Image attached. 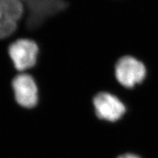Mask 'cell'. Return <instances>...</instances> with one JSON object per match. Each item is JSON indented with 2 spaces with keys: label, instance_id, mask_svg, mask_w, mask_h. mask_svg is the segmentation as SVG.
<instances>
[{
  "label": "cell",
  "instance_id": "2",
  "mask_svg": "<svg viewBox=\"0 0 158 158\" xmlns=\"http://www.w3.org/2000/svg\"><path fill=\"white\" fill-rule=\"evenodd\" d=\"M7 53L17 73H29L36 66L40 48L33 40L18 38L10 43Z\"/></svg>",
  "mask_w": 158,
  "mask_h": 158
},
{
  "label": "cell",
  "instance_id": "4",
  "mask_svg": "<svg viewBox=\"0 0 158 158\" xmlns=\"http://www.w3.org/2000/svg\"><path fill=\"white\" fill-rule=\"evenodd\" d=\"M24 7L20 0H0V40L14 35L24 16Z\"/></svg>",
  "mask_w": 158,
  "mask_h": 158
},
{
  "label": "cell",
  "instance_id": "5",
  "mask_svg": "<svg viewBox=\"0 0 158 158\" xmlns=\"http://www.w3.org/2000/svg\"><path fill=\"white\" fill-rule=\"evenodd\" d=\"M92 102L97 117L105 121H117L126 111L123 102L107 91H100L94 94Z\"/></svg>",
  "mask_w": 158,
  "mask_h": 158
},
{
  "label": "cell",
  "instance_id": "6",
  "mask_svg": "<svg viewBox=\"0 0 158 158\" xmlns=\"http://www.w3.org/2000/svg\"><path fill=\"white\" fill-rule=\"evenodd\" d=\"M145 76L144 65L133 57H121L114 67V76L124 87H133L136 84L141 83Z\"/></svg>",
  "mask_w": 158,
  "mask_h": 158
},
{
  "label": "cell",
  "instance_id": "3",
  "mask_svg": "<svg viewBox=\"0 0 158 158\" xmlns=\"http://www.w3.org/2000/svg\"><path fill=\"white\" fill-rule=\"evenodd\" d=\"M13 98L18 106L26 110H32L40 100L38 84L29 73H18L11 82Z\"/></svg>",
  "mask_w": 158,
  "mask_h": 158
},
{
  "label": "cell",
  "instance_id": "7",
  "mask_svg": "<svg viewBox=\"0 0 158 158\" xmlns=\"http://www.w3.org/2000/svg\"><path fill=\"white\" fill-rule=\"evenodd\" d=\"M117 158H141L139 156L134 155V154H131V153H127V154H124V155H120L119 157H118Z\"/></svg>",
  "mask_w": 158,
  "mask_h": 158
},
{
  "label": "cell",
  "instance_id": "1",
  "mask_svg": "<svg viewBox=\"0 0 158 158\" xmlns=\"http://www.w3.org/2000/svg\"><path fill=\"white\" fill-rule=\"evenodd\" d=\"M24 7V16L20 28L31 29L64 7V0H20Z\"/></svg>",
  "mask_w": 158,
  "mask_h": 158
}]
</instances>
